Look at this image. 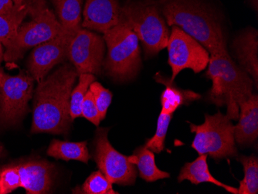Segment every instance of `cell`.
Segmentation results:
<instances>
[{
  "label": "cell",
  "instance_id": "1",
  "mask_svg": "<svg viewBox=\"0 0 258 194\" xmlns=\"http://www.w3.org/2000/svg\"><path fill=\"white\" fill-rule=\"evenodd\" d=\"M78 75L65 63L38 82L35 91L32 133L59 135L69 130L70 101Z\"/></svg>",
  "mask_w": 258,
  "mask_h": 194
},
{
  "label": "cell",
  "instance_id": "2",
  "mask_svg": "<svg viewBox=\"0 0 258 194\" xmlns=\"http://www.w3.org/2000/svg\"><path fill=\"white\" fill-rule=\"evenodd\" d=\"M168 26H176L210 55L228 54L227 38L216 8L206 0H156Z\"/></svg>",
  "mask_w": 258,
  "mask_h": 194
},
{
  "label": "cell",
  "instance_id": "3",
  "mask_svg": "<svg viewBox=\"0 0 258 194\" xmlns=\"http://www.w3.org/2000/svg\"><path fill=\"white\" fill-rule=\"evenodd\" d=\"M206 77L213 82L208 93L210 103L227 106V116L238 119L239 105L253 94L255 88L250 75L228 53L210 55Z\"/></svg>",
  "mask_w": 258,
  "mask_h": 194
},
{
  "label": "cell",
  "instance_id": "4",
  "mask_svg": "<svg viewBox=\"0 0 258 194\" xmlns=\"http://www.w3.org/2000/svg\"><path fill=\"white\" fill-rule=\"evenodd\" d=\"M121 20L143 44L146 59L167 47L170 30L156 0H127L121 6Z\"/></svg>",
  "mask_w": 258,
  "mask_h": 194
},
{
  "label": "cell",
  "instance_id": "5",
  "mask_svg": "<svg viewBox=\"0 0 258 194\" xmlns=\"http://www.w3.org/2000/svg\"><path fill=\"white\" fill-rule=\"evenodd\" d=\"M103 38L108 49L103 63L104 72L114 82L135 79L143 65L136 33L121 20L118 25L104 33Z\"/></svg>",
  "mask_w": 258,
  "mask_h": 194
},
{
  "label": "cell",
  "instance_id": "6",
  "mask_svg": "<svg viewBox=\"0 0 258 194\" xmlns=\"http://www.w3.org/2000/svg\"><path fill=\"white\" fill-rule=\"evenodd\" d=\"M29 1L30 20L20 25L14 38L6 47L4 59L7 63L17 61L29 49L50 40L61 31V25L46 0Z\"/></svg>",
  "mask_w": 258,
  "mask_h": 194
},
{
  "label": "cell",
  "instance_id": "7",
  "mask_svg": "<svg viewBox=\"0 0 258 194\" xmlns=\"http://www.w3.org/2000/svg\"><path fill=\"white\" fill-rule=\"evenodd\" d=\"M189 127L195 133L192 147L199 155L207 154L216 160L237 156L234 125L227 115L220 111L214 115L206 114L203 124L189 123Z\"/></svg>",
  "mask_w": 258,
  "mask_h": 194
},
{
  "label": "cell",
  "instance_id": "8",
  "mask_svg": "<svg viewBox=\"0 0 258 194\" xmlns=\"http://www.w3.org/2000/svg\"><path fill=\"white\" fill-rule=\"evenodd\" d=\"M108 128H99L94 140L93 159L101 173L115 184L131 186L136 182L137 170L129 156H124L111 146L108 139Z\"/></svg>",
  "mask_w": 258,
  "mask_h": 194
},
{
  "label": "cell",
  "instance_id": "9",
  "mask_svg": "<svg viewBox=\"0 0 258 194\" xmlns=\"http://www.w3.org/2000/svg\"><path fill=\"white\" fill-rule=\"evenodd\" d=\"M34 79L30 75L11 76L0 70V121L4 124L19 122L28 111Z\"/></svg>",
  "mask_w": 258,
  "mask_h": 194
},
{
  "label": "cell",
  "instance_id": "10",
  "mask_svg": "<svg viewBox=\"0 0 258 194\" xmlns=\"http://www.w3.org/2000/svg\"><path fill=\"white\" fill-rule=\"evenodd\" d=\"M168 63L172 69L171 80L174 81L185 69L195 74L208 66L210 53L201 43L176 26H172L167 43Z\"/></svg>",
  "mask_w": 258,
  "mask_h": 194
},
{
  "label": "cell",
  "instance_id": "11",
  "mask_svg": "<svg viewBox=\"0 0 258 194\" xmlns=\"http://www.w3.org/2000/svg\"><path fill=\"white\" fill-rule=\"evenodd\" d=\"M105 42L98 33L81 27L70 44L68 59L81 74L100 75L103 70Z\"/></svg>",
  "mask_w": 258,
  "mask_h": 194
},
{
  "label": "cell",
  "instance_id": "12",
  "mask_svg": "<svg viewBox=\"0 0 258 194\" xmlns=\"http://www.w3.org/2000/svg\"><path fill=\"white\" fill-rule=\"evenodd\" d=\"M75 34L62 28L57 35L35 47L27 63L30 75L35 81L40 82L55 66L68 58L70 44Z\"/></svg>",
  "mask_w": 258,
  "mask_h": 194
},
{
  "label": "cell",
  "instance_id": "13",
  "mask_svg": "<svg viewBox=\"0 0 258 194\" xmlns=\"http://www.w3.org/2000/svg\"><path fill=\"white\" fill-rule=\"evenodd\" d=\"M120 0H86L81 27L104 33L121 20Z\"/></svg>",
  "mask_w": 258,
  "mask_h": 194
},
{
  "label": "cell",
  "instance_id": "14",
  "mask_svg": "<svg viewBox=\"0 0 258 194\" xmlns=\"http://www.w3.org/2000/svg\"><path fill=\"white\" fill-rule=\"evenodd\" d=\"M232 50L239 66L253 79L258 88V32L253 27L242 30L234 38Z\"/></svg>",
  "mask_w": 258,
  "mask_h": 194
},
{
  "label": "cell",
  "instance_id": "15",
  "mask_svg": "<svg viewBox=\"0 0 258 194\" xmlns=\"http://www.w3.org/2000/svg\"><path fill=\"white\" fill-rule=\"evenodd\" d=\"M21 187L27 194L47 193L53 184V166L46 161L30 160L17 164Z\"/></svg>",
  "mask_w": 258,
  "mask_h": 194
},
{
  "label": "cell",
  "instance_id": "16",
  "mask_svg": "<svg viewBox=\"0 0 258 194\" xmlns=\"http://www.w3.org/2000/svg\"><path fill=\"white\" fill-rule=\"evenodd\" d=\"M239 122L234 125V139L240 146H251L258 137V95L252 94L239 105Z\"/></svg>",
  "mask_w": 258,
  "mask_h": 194
},
{
  "label": "cell",
  "instance_id": "17",
  "mask_svg": "<svg viewBox=\"0 0 258 194\" xmlns=\"http://www.w3.org/2000/svg\"><path fill=\"white\" fill-rule=\"evenodd\" d=\"M155 81L166 87L160 97L162 110L164 114H173L182 105H189L195 101L201 99V95L190 90L179 88L170 78L164 76L161 72L155 75Z\"/></svg>",
  "mask_w": 258,
  "mask_h": 194
},
{
  "label": "cell",
  "instance_id": "18",
  "mask_svg": "<svg viewBox=\"0 0 258 194\" xmlns=\"http://www.w3.org/2000/svg\"><path fill=\"white\" fill-rule=\"evenodd\" d=\"M177 179L179 182L188 180L195 185L201 184L203 182H210L219 187L224 188L230 193L237 194L238 192L237 188L224 184V182H220L212 176L209 169L207 154L200 155L194 161L185 163L181 169Z\"/></svg>",
  "mask_w": 258,
  "mask_h": 194
},
{
  "label": "cell",
  "instance_id": "19",
  "mask_svg": "<svg viewBox=\"0 0 258 194\" xmlns=\"http://www.w3.org/2000/svg\"><path fill=\"white\" fill-rule=\"evenodd\" d=\"M129 159L139 169L140 177L146 182H156L170 176L169 173L158 168L154 153L149 150L146 146L137 148L133 155L129 156Z\"/></svg>",
  "mask_w": 258,
  "mask_h": 194
},
{
  "label": "cell",
  "instance_id": "20",
  "mask_svg": "<svg viewBox=\"0 0 258 194\" xmlns=\"http://www.w3.org/2000/svg\"><path fill=\"white\" fill-rule=\"evenodd\" d=\"M54 7L62 28L76 33L81 28V14L84 0H50Z\"/></svg>",
  "mask_w": 258,
  "mask_h": 194
},
{
  "label": "cell",
  "instance_id": "21",
  "mask_svg": "<svg viewBox=\"0 0 258 194\" xmlns=\"http://www.w3.org/2000/svg\"><path fill=\"white\" fill-rule=\"evenodd\" d=\"M30 1L26 0L21 5L14 4L13 10L0 14V42L7 47L15 37L19 27L29 15Z\"/></svg>",
  "mask_w": 258,
  "mask_h": 194
},
{
  "label": "cell",
  "instance_id": "22",
  "mask_svg": "<svg viewBox=\"0 0 258 194\" xmlns=\"http://www.w3.org/2000/svg\"><path fill=\"white\" fill-rule=\"evenodd\" d=\"M47 155L64 161L77 160L84 163H88L91 158L87 142L72 143L58 140H52L47 150Z\"/></svg>",
  "mask_w": 258,
  "mask_h": 194
},
{
  "label": "cell",
  "instance_id": "23",
  "mask_svg": "<svg viewBox=\"0 0 258 194\" xmlns=\"http://www.w3.org/2000/svg\"><path fill=\"white\" fill-rule=\"evenodd\" d=\"M243 165L244 177L240 181L237 194L258 193V158L254 155H241L237 158Z\"/></svg>",
  "mask_w": 258,
  "mask_h": 194
},
{
  "label": "cell",
  "instance_id": "24",
  "mask_svg": "<svg viewBox=\"0 0 258 194\" xmlns=\"http://www.w3.org/2000/svg\"><path fill=\"white\" fill-rule=\"evenodd\" d=\"M96 81L92 74H81L79 75L78 84L73 88L70 101V115L72 121L81 116V107L84 98L89 90L90 85Z\"/></svg>",
  "mask_w": 258,
  "mask_h": 194
},
{
  "label": "cell",
  "instance_id": "25",
  "mask_svg": "<svg viewBox=\"0 0 258 194\" xmlns=\"http://www.w3.org/2000/svg\"><path fill=\"white\" fill-rule=\"evenodd\" d=\"M78 193L117 194L118 192L114 190L112 183L99 170L94 172L87 178Z\"/></svg>",
  "mask_w": 258,
  "mask_h": 194
},
{
  "label": "cell",
  "instance_id": "26",
  "mask_svg": "<svg viewBox=\"0 0 258 194\" xmlns=\"http://www.w3.org/2000/svg\"><path fill=\"white\" fill-rule=\"evenodd\" d=\"M173 114H164L160 112L158 118L157 128L156 133L152 138L146 141L145 146L155 153H160L165 149V140H166V134L168 128L172 118Z\"/></svg>",
  "mask_w": 258,
  "mask_h": 194
},
{
  "label": "cell",
  "instance_id": "27",
  "mask_svg": "<svg viewBox=\"0 0 258 194\" xmlns=\"http://www.w3.org/2000/svg\"><path fill=\"white\" fill-rule=\"evenodd\" d=\"M21 187L20 173L17 165L0 168V194H8Z\"/></svg>",
  "mask_w": 258,
  "mask_h": 194
},
{
  "label": "cell",
  "instance_id": "28",
  "mask_svg": "<svg viewBox=\"0 0 258 194\" xmlns=\"http://www.w3.org/2000/svg\"><path fill=\"white\" fill-rule=\"evenodd\" d=\"M89 90L92 93L95 104L99 112L100 118L104 120L106 117L107 111L112 101V93L109 90L104 88L99 82H94L91 84Z\"/></svg>",
  "mask_w": 258,
  "mask_h": 194
},
{
  "label": "cell",
  "instance_id": "29",
  "mask_svg": "<svg viewBox=\"0 0 258 194\" xmlns=\"http://www.w3.org/2000/svg\"><path fill=\"white\" fill-rule=\"evenodd\" d=\"M81 116L86 118L96 126L99 125L101 121L95 99L90 90H88L84 98L82 107H81Z\"/></svg>",
  "mask_w": 258,
  "mask_h": 194
},
{
  "label": "cell",
  "instance_id": "30",
  "mask_svg": "<svg viewBox=\"0 0 258 194\" xmlns=\"http://www.w3.org/2000/svg\"><path fill=\"white\" fill-rule=\"evenodd\" d=\"M13 0H0V14L10 12L14 8Z\"/></svg>",
  "mask_w": 258,
  "mask_h": 194
},
{
  "label": "cell",
  "instance_id": "31",
  "mask_svg": "<svg viewBox=\"0 0 258 194\" xmlns=\"http://www.w3.org/2000/svg\"><path fill=\"white\" fill-rule=\"evenodd\" d=\"M4 51H3V44L1 42H0V63L2 62L3 59H4Z\"/></svg>",
  "mask_w": 258,
  "mask_h": 194
},
{
  "label": "cell",
  "instance_id": "32",
  "mask_svg": "<svg viewBox=\"0 0 258 194\" xmlns=\"http://www.w3.org/2000/svg\"><path fill=\"white\" fill-rule=\"evenodd\" d=\"M26 0H13V2L15 5H21L22 4L25 2Z\"/></svg>",
  "mask_w": 258,
  "mask_h": 194
}]
</instances>
